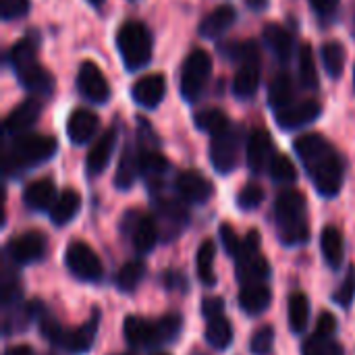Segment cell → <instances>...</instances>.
Wrapping results in <instances>:
<instances>
[{"label":"cell","instance_id":"74e56055","mask_svg":"<svg viewBox=\"0 0 355 355\" xmlns=\"http://www.w3.org/2000/svg\"><path fill=\"white\" fill-rule=\"evenodd\" d=\"M300 81L306 89L318 87V71H316V62H314L310 44H304L300 50Z\"/></svg>","mask_w":355,"mask_h":355},{"label":"cell","instance_id":"681fc988","mask_svg":"<svg viewBox=\"0 0 355 355\" xmlns=\"http://www.w3.org/2000/svg\"><path fill=\"white\" fill-rule=\"evenodd\" d=\"M220 239H223V245H225L227 254L235 258L239 248H241V239L237 237V233H235V229L231 225H227V223L220 225Z\"/></svg>","mask_w":355,"mask_h":355},{"label":"cell","instance_id":"8fae6325","mask_svg":"<svg viewBox=\"0 0 355 355\" xmlns=\"http://www.w3.org/2000/svg\"><path fill=\"white\" fill-rule=\"evenodd\" d=\"M320 114H322V106L318 100L291 102L289 106L277 110V125L285 131H293L314 123Z\"/></svg>","mask_w":355,"mask_h":355},{"label":"cell","instance_id":"ac0fdd59","mask_svg":"<svg viewBox=\"0 0 355 355\" xmlns=\"http://www.w3.org/2000/svg\"><path fill=\"white\" fill-rule=\"evenodd\" d=\"M15 73H17V77L21 79V83H23L27 89H31L33 94L48 96V94H52V89H54V77H52L37 60H33V62H29V64L17 69Z\"/></svg>","mask_w":355,"mask_h":355},{"label":"cell","instance_id":"d4e9b609","mask_svg":"<svg viewBox=\"0 0 355 355\" xmlns=\"http://www.w3.org/2000/svg\"><path fill=\"white\" fill-rule=\"evenodd\" d=\"M320 248H322V256H324L327 264L333 270L343 264L345 243H343V235L337 227H324V231L320 235Z\"/></svg>","mask_w":355,"mask_h":355},{"label":"cell","instance_id":"f1b7e54d","mask_svg":"<svg viewBox=\"0 0 355 355\" xmlns=\"http://www.w3.org/2000/svg\"><path fill=\"white\" fill-rule=\"evenodd\" d=\"M139 175V154H135L131 148H127L119 160L116 175H114V187L121 191H127Z\"/></svg>","mask_w":355,"mask_h":355},{"label":"cell","instance_id":"4dcf8cb0","mask_svg":"<svg viewBox=\"0 0 355 355\" xmlns=\"http://www.w3.org/2000/svg\"><path fill=\"white\" fill-rule=\"evenodd\" d=\"M168 171V160L154 150H146L139 154V173L150 181V183H158L164 173Z\"/></svg>","mask_w":355,"mask_h":355},{"label":"cell","instance_id":"5bb4252c","mask_svg":"<svg viewBox=\"0 0 355 355\" xmlns=\"http://www.w3.org/2000/svg\"><path fill=\"white\" fill-rule=\"evenodd\" d=\"M42 114V102L35 98H27L23 100L19 106H15L10 110V114L4 121V133L6 135H23L27 129H31Z\"/></svg>","mask_w":355,"mask_h":355},{"label":"cell","instance_id":"ba28073f","mask_svg":"<svg viewBox=\"0 0 355 355\" xmlns=\"http://www.w3.org/2000/svg\"><path fill=\"white\" fill-rule=\"evenodd\" d=\"M6 254L15 264H31L44 258L46 254V237L40 231H27L12 237L6 243Z\"/></svg>","mask_w":355,"mask_h":355},{"label":"cell","instance_id":"83f0119b","mask_svg":"<svg viewBox=\"0 0 355 355\" xmlns=\"http://www.w3.org/2000/svg\"><path fill=\"white\" fill-rule=\"evenodd\" d=\"M260 87V67L258 62L241 64L233 79V94L237 98H252Z\"/></svg>","mask_w":355,"mask_h":355},{"label":"cell","instance_id":"11a10c76","mask_svg":"<svg viewBox=\"0 0 355 355\" xmlns=\"http://www.w3.org/2000/svg\"><path fill=\"white\" fill-rule=\"evenodd\" d=\"M312 8L320 15V17H329L337 10L339 6V0H310Z\"/></svg>","mask_w":355,"mask_h":355},{"label":"cell","instance_id":"cb8c5ba5","mask_svg":"<svg viewBox=\"0 0 355 355\" xmlns=\"http://www.w3.org/2000/svg\"><path fill=\"white\" fill-rule=\"evenodd\" d=\"M262 35H264V42L268 44V48L275 52V56L279 60H289V56L293 54V37L283 25L268 23L264 27Z\"/></svg>","mask_w":355,"mask_h":355},{"label":"cell","instance_id":"f546056e","mask_svg":"<svg viewBox=\"0 0 355 355\" xmlns=\"http://www.w3.org/2000/svg\"><path fill=\"white\" fill-rule=\"evenodd\" d=\"M214 256H216V245L212 239H206L196 256V268H198V279L206 285L212 287L216 285V275H214Z\"/></svg>","mask_w":355,"mask_h":355},{"label":"cell","instance_id":"c3c4849f","mask_svg":"<svg viewBox=\"0 0 355 355\" xmlns=\"http://www.w3.org/2000/svg\"><path fill=\"white\" fill-rule=\"evenodd\" d=\"M158 322H160V327H162V333H164V341H166V343H171V341H175V339L179 337L181 327H183V320H181L179 314H166V316H162Z\"/></svg>","mask_w":355,"mask_h":355},{"label":"cell","instance_id":"6f0895ef","mask_svg":"<svg viewBox=\"0 0 355 355\" xmlns=\"http://www.w3.org/2000/svg\"><path fill=\"white\" fill-rule=\"evenodd\" d=\"M248 2V6L252 8V10H266L268 8V0H245Z\"/></svg>","mask_w":355,"mask_h":355},{"label":"cell","instance_id":"db71d44e","mask_svg":"<svg viewBox=\"0 0 355 355\" xmlns=\"http://www.w3.org/2000/svg\"><path fill=\"white\" fill-rule=\"evenodd\" d=\"M162 281H164V285H166L168 289H173V291H183V289H187V281H185V277H183L179 270H166L164 277H162Z\"/></svg>","mask_w":355,"mask_h":355},{"label":"cell","instance_id":"8d00e7d4","mask_svg":"<svg viewBox=\"0 0 355 355\" xmlns=\"http://www.w3.org/2000/svg\"><path fill=\"white\" fill-rule=\"evenodd\" d=\"M322 62H324V69L331 77H341L343 75V69H345V48L341 42H327L322 46Z\"/></svg>","mask_w":355,"mask_h":355},{"label":"cell","instance_id":"2e32d148","mask_svg":"<svg viewBox=\"0 0 355 355\" xmlns=\"http://www.w3.org/2000/svg\"><path fill=\"white\" fill-rule=\"evenodd\" d=\"M166 94V79L160 73H152L141 77L133 85V100L144 108H154L162 102Z\"/></svg>","mask_w":355,"mask_h":355},{"label":"cell","instance_id":"bcb514c9","mask_svg":"<svg viewBox=\"0 0 355 355\" xmlns=\"http://www.w3.org/2000/svg\"><path fill=\"white\" fill-rule=\"evenodd\" d=\"M237 60H241V64H248V62H258L260 58V50H258V44L256 42H241V44H235L233 46V52H231Z\"/></svg>","mask_w":355,"mask_h":355},{"label":"cell","instance_id":"7402d4cb","mask_svg":"<svg viewBox=\"0 0 355 355\" xmlns=\"http://www.w3.org/2000/svg\"><path fill=\"white\" fill-rule=\"evenodd\" d=\"M272 302V293L266 285L256 283V285H245L239 293V306L245 314H262Z\"/></svg>","mask_w":355,"mask_h":355},{"label":"cell","instance_id":"9a60e30c","mask_svg":"<svg viewBox=\"0 0 355 355\" xmlns=\"http://www.w3.org/2000/svg\"><path fill=\"white\" fill-rule=\"evenodd\" d=\"M272 137L266 129H254V133L248 139V164L252 173H262L266 166H270L272 160Z\"/></svg>","mask_w":355,"mask_h":355},{"label":"cell","instance_id":"52a82bcc","mask_svg":"<svg viewBox=\"0 0 355 355\" xmlns=\"http://www.w3.org/2000/svg\"><path fill=\"white\" fill-rule=\"evenodd\" d=\"M64 264L67 268L81 281L96 283L102 279V262L98 254L83 241H73L64 252Z\"/></svg>","mask_w":355,"mask_h":355},{"label":"cell","instance_id":"b9f144b4","mask_svg":"<svg viewBox=\"0 0 355 355\" xmlns=\"http://www.w3.org/2000/svg\"><path fill=\"white\" fill-rule=\"evenodd\" d=\"M355 300V266L349 268V272L345 275L343 283L339 285V289L335 291L333 295V302L343 308V310H349V306L354 304Z\"/></svg>","mask_w":355,"mask_h":355},{"label":"cell","instance_id":"30bf717a","mask_svg":"<svg viewBox=\"0 0 355 355\" xmlns=\"http://www.w3.org/2000/svg\"><path fill=\"white\" fill-rule=\"evenodd\" d=\"M77 87L87 100H92L96 104H104L110 98V85H108L104 73L100 71V67L92 60L81 62L79 73H77Z\"/></svg>","mask_w":355,"mask_h":355},{"label":"cell","instance_id":"d6986e66","mask_svg":"<svg viewBox=\"0 0 355 355\" xmlns=\"http://www.w3.org/2000/svg\"><path fill=\"white\" fill-rule=\"evenodd\" d=\"M114 146H116V131L114 129L104 131L87 154V173L89 175H100L108 166Z\"/></svg>","mask_w":355,"mask_h":355},{"label":"cell","instance_id":"e0dca14e","mask_svg":"<svg viewBox=\"0 0 355 355\" xmlns=\"http://www.w3.org/2000/svg\"><path fill=\"white\" fill-rule=\"evenodd\" d=\"M100 121L92 110H73L69 121H67V133L71 137L73 144H85L94 137V133L98 131Z\"/></svg>","mask_w":355,"mask_h":355},{"label":"cell","instance_id":"277c9868","mask_svg":"<svg viewBox=\"0 0 355 355\" xmlns=\"http://www.w3.org/2000/svg\"><path fill=\"white\" fill-rule=\"evenodd\" d=\"M116 44L123 56V62L129 71H137L152 60L154 40L150 29L139 21H127L116 35Z\"/></svg>","mask_w":355,"mask_h":355},{"label":"cell","instance_id":"836d02e7","mask_svg":"<svg viewBox=\"0 0 355 355\" xmlns=\"http://www.w3.org/2000/svg\"><path fill=\"white\" fill-rule=\"evenodd\" d=\"M193 123H196L198 129H202V131H206V133H210V135H218V133H223L225 129L231 127L227 114H225L220 108H206V110H200V112L196 114Z\"/></svg>","mask_w":355,"mask_h":355},{"label":"cell","instance_id":"d6a6232c","mask_svg":"<svg viewBox=\"0 0 355 355\" xmlns=\"http://www.w3.org/2000/svg\"><path fill=\"white\" fill-rule=\"evenodd\" d=\"M268 100L275 110H281L293 102V79L287 73H279L268 89Z\"/></svg>","mask_w":355,"mask_h":355},{"label":"cell","instance_id":"9c48e42d","mask_svg":"<svg viewBox=\"0 0 355 355\" xmlns=\"http://www.w3.org/2000/svg\"><path fill=\"white\" fill-rule=\"evenodd\" d=\"M123 331H125V339L131 347L148 349V347L166 343L160 322H150L141 316H127Z\"/></svg>","mask_w":355,"mask_h":355},{"label":"cell","instance_id":"6da1fadb","mask_svg":"<svg viewBox=\"0 0 355 355\" xmlns=\"http://www.w3.org/2000/svg\"><path fill=\"white\" fill-rule=\"evenodd\" d=\"M300 160L304 162L314 187L324 198H335L341 191L345 164L339 152L320 133H306L293 144Z\"/></svg>","mask_w":355,"mask_h":355},{"label":"cell","instance_id":"680465c9","mask_svg":"<svg viewBox=\"0 0 355 355\" xmlns=\"http://www.w3.org/2000/svg\"><path fill=\"white\" fill-rule=\"evenodd\" d=\"M89 2H92V4H100L102 0H89Z\"/></svg>","mask_w":355,"mask_h":355},{"label":"cell","instance_id":"603a6c76","mask_svg":"<svg viewBox=\"0 0 355 355\" xmlns=\"http://www.w3.org/2000/svg\"><path fill=\"white\" fill-rule=\"evenodd\" d=\"M81 208V198L75 189H64L50 208V218L56 227H62L75 218Z\"/></svg>","mask_w":355,"mask_h":355},{"label":"cell","instance_id":"f6af8a7d","mask_svg":"<svg viewBox=\"0 0 355 355\" xmlns=\"http://www.w3.org/2000/svg\"><path fill=\"white\" fill-rule=\"evenodd\" d=\"M29 0H0V15L6 21L21 19L29 12Z\"/></svg>","mask_w":355,"mask_h":355},{"label":"cell","instance_id":"d590c367","mask_svg":"<svg viewBox=\"0 0 355 355\" xmlns=\"http://www.w3.org/2000/svg\"><path fill=\"white\" fill-rule=\"evenodd\" d=\"M310 318V302L304 293L295 291L289 297V327L293 333H302L308 327Z\"/></svg>","mask_w":355,"mask_h":355},{"label":"cell","instance_id":"1f68e13d","mask_svg":"<svg viewBox=\"0 0 355 355\" xmlns=\"http://www.w3.org/2000/svg\"><path fill=\"white\" fill-rule=\"evenodd\" d=\"M206 341L214 349H227L233 341V327L225 316H216L208 320L206 327Z\"/></svg>","mask_w":355,"mask_h":355},{"label":"cell","instance_id":"91938a15","mask_svg":"<svg viewBox=\"0 0 355 355\" xmlns=\"http://www.w3.org/2000/svg\"><path fill=\"white\" fill-rule=\"evenodd\" d=\"M354 81H355V71H354Z\"/></svg>","mask_w":355,"mask_h":355},{"label":"cell","instance_id":"816d5d0a","mask_svg":"<svg viewBox=\"0 0 355 355\" xmlns=\"http://www.w3.org/2000/svg\"><path fill=\"white\" fill-rule=\"evenodd\" d=\"M223 310H225L223 297H206L202 302V314H204L206 320L216 318V316H223Z\"/></svg>","mask_w":355,"mask_h":355},{"label":"cell","instance_id":"ffe728a7","mask_svg":"<svg viewBox=\"0 0 355 355\" xmlns=\"http://www.w3.org/2000/svg\"><path fill=\"white\" fill-rule=\"evenodd\" d=\"M23 202L31 210H48L56 202V187L50 179H37L23 191Z\"/></svg>","mask_w":355,"mask_h":355},{"label":"cell","instance_id":"f5cc1de1","mask_svg":"<svg viewBox=\"0 0 355 355\" xmlns=\"http://www.w3.org/2000/svg\"><path fill=\"white\" fill-rule=\"evenodd\" d=\"M337 331V318L329 312H322L318 322H316V335L320 337H333V333Z\"/></svg>","mask_w":355,"mask_h":355},{"label":"cell","instance_id":"4316f807","mask_svg":"<svg viewBox=\"0 0 355 355\" xmlns=\"http://www.w3.org/2000/svg\"><path fill=\"white\" fill-rule=\"evenodd\" d=\"M268 277H270V264L260 254L237 262V279L243 285H256V283L266 281Z\"/></svg>","mask_w":355,"mask_h":355},{"label":"cell","instance_id":"7dc6e473","mask_svg":"<svg viewBox=\"0 0 355 355\" xmlns=\"http://www.w3.org/2000/svg\"><path fill=\"white\" fill-rule=\"evenodd\" d=\"M258 252H260V233H258V231H250V233L245 235V239H241V248H239L235 260H237V262L248 260V258L256 256Z\"/></svg>","mask_w":355,"mask_h":355},{"label":"cell","instance_id":"f35d334b","mask_svg":"<svg viewBox=\"0 0 355 355\" xmlns=\"http://www.w3.org/2000/svg\"><path fill=\"white\" fill-rule=\"evenodd\" d=\"M8 60H10V64H12L15 71L21 69V67H25V64H29V62H33V60H37V46H35V42H33L31 37L19 40V42L10 48Z\"/></svg>","mask_w":355,"mask_h":355},{"label":"cell","instance_id":"5b68a950","mask_svg":"<svg viewBox=\"0 0 355 355\" xmlns=\"http://www.w3.org/2000/svg\"><path fill=\"white\" fill-rule=\"evenodd\" d=\"M212 73V58L206 50H191L183 62L181 69V96L187 102H196L202 92L206 89V83Z\"/></svg>","mask_w":355,"mask_h":355},{"label":"cell","instance_id":"e575fe53","mask_svg":"<svg viewBox=\"0 0 355 355\" xmlns=\"http://www.w3.org/2000/svg\"><path fill=\"white\" fill-rule=\"evenodd\" d=\"M144 277H146V264L141 260H131L116 272L114 283L123 293H131L144 281Z\"/></svg>","mask_w":355,"mask_h":355},{"label":"cell","instance_id":"4fadbf2b","mask_svg":"<svg viewBox=\"0 0 355 355\" xmlns=\"http://www.w3.org/2000/svg\"><path fill=\"white\" fill-rule=\"evenodd\" d=\"M98 324H100V312L94 310L89 320L83 322L79 329H73V331H64L62 329V335H60L56 345L67 349V352H71V354H85V352H89V347L94 343Z\"/></svg>","mask_w":355,"mask_h":355},{"label":"cell","instance_id":"ab89813d","mask_svg":"<svg viewBox=\"0 0 355 355\" xmlns=\"http://www.w3.org/2000/svg\"><path fill=\"white\" fill-rule=\"evenodd\" d=\"M268 168H270L272 179L279 181V183H293L297 179V168L291 162V158L285 156V154H275Z\"/></svg>","mask_w":355,"mask_h":355},{"label":"cell","instance_id":"7c38bea8","mask_svg":"<svg viewBox=\"0 0 355 355\" xmlns=\"http://www.w3.org/2000/svg\"><path fill=\"white\" fill-rule=\"evenodd\" d=\"M177 193L189 204H206L212 198V183L198 171H183L175 181Z\"/></svg>","mask_w":355,"mask_h":355},{"label":"cell","instance_id":"60d3db41","mask_svg":"<svg viewBox=\"0 0 355 355\" xmlns=\"http://www.w3.org/2000/svg\"><path fill=\"white\" fill-rule=\"evenodd\" d=\"M304 355H343V347L331 337H320L314 333V337L304 343Z\"/></svg>","mask_w":355,"mask_h":355},{"label":"cell","instance_id":"8992f818","mask_svg":"<svg viewBox=\"0 0 355 355\" xmlns=\"http://www.w3.org/2000/svg\"><path fill=\"white\" fill-rule=\"evenodd\" d=\"M239 148H241V129L229 127L218 135H212L210 141V162L216 173L229 175L235 171L239 160Z\"/></svg>","mask_w":355,"mask_h":355},{"label":"cell","instance_id":"484cf974","mask_svg":"<svg viewBox=\"0 0 355 355\" xmlns=\"http://www.w3.org/2000/svg\"><path fill=\"white\" fill-rule=\"evenodd\" d=\"M131 237H133V248L139 254L152 252L156 241H158V225H156V220L152 216H137V220L133 225V231H131Z\"/></svg>","mask_w":355,"mask_h":355},{"label":"cell","instance_id":"ee69618b","mask_svg":"<svg viewBox=\"0 0 355 355\" xmlns=\"http://www.w3.org/2000/svg\"><path fill=\"white\" fill-rule=\"evenodd\" d=\"M275 343V329L272 327H262L254 333L250 341V349L254 355H266L272 349Z\"/></svg>","mask_w":355,"mask_h":355},{"label":"cell","instance_id":"44dd1931","mask_svg":"<svg viewBox=\"0 0 355 355\" xmlns=\"http://www.w3.org/2000/svg\"><path fill=\"white\" fill-rule=\"evenodd\" d=\"M237 19V10L231 4H223L216 6L202 23H200V33L204 37H216L220 33H225Z\"/></svg>","mask_w":355,"mask_h":355},{"label":"cell","instance_id":"9f6ffc18","mask_svg":"<svg viewBox=\"0 0 355 355\" xmlns=\"http://www.w3.org/2000/svg\"><path fill=\"white\" fill-rule=\"evenodd\" d=\"M4 355H33V349L27 345H15V347H8Z\"/></svg>","mask_w":355,"mask_h":355},{"label":"cell","instance_id":"3957f363","mask_svg":"<svg viewBox=\"0 0 355 355\" xmlns=\"http://www.w3.org/2000/svg\"><path fill=\"white\" fill-rule=\"evenodd\" d=\"M56 148L58 144L50 135H40V133L17 135L4 154V171L17 173L29 166L42 164L56 154Z\"/></svg>","mask_w":355,"mask_h":355},{"label":"cell","instance_id":"7bdbcfd3","mask_svg":"<svg viewBox=\"0 0 355 355\" xmlns=\"http://www.w3.org/2000/svg\"><path fill=\"white\" fill-rule=\"evenodd\" d=\"M264 202V189L256 183H248L239 193H237V206L241 210H254Z\"/></svg>","mask_w":355,"mask_h":355},{"label":"cell","instance_id":"f907efd6","mask_svg":"<svg viewBox=\"0 0 355 355\" xmlns=\"http://www.w3.org/2000/svg\"><path fill=\"white\" fill-rule=\"evenodd\" d=\"M0 295H2V304H4V306H8L10 302H15V300L21 295L17 279H10L8 275H4V281H2V285H0Z\"/></svg>","mask_w":355,"mask_h":355},{"label":"cell","instance_id":"7a4b0ae2","mask_svg":"<svg viewBox=\"0 0 355 355\" xmlns=\"http://www.w3.org/2000/svg\"><path fill=\"white\" fill-rule=\"evenodd\" d=\"M277 231L285 245H300L310 239V227L306 216V198L295 191H283L275 204Z\"/></svg>","mask_w":355,"mask_h":355}]
</instances>
